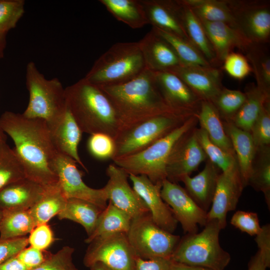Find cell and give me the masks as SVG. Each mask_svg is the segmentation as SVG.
<instances>
[{"mask_svg":"<svg viewBox=\"0 0 270 270\" xmlns=\"http://www.w3.org/2000/svg\"><path fill=\"white\" fill-rule=\"evenodd\" d=\"M0 270H30L14 256L0 264Z\"/></svg>","mask_w":270,"mask_h":270,"instance_id":"cell-53","label":"cell"},{"mask_svg":"<svg viewBox=\"0 0 270 270\" xmlns=\"http://www.w3.org/2000/svg\"><path fill=\"white\" fill-rule=\"evenodd\" d=\"M161 94L167 104L184 115H197L202 100L176 74L167 71L154 72Z\"/></svg>","mask_w":270,"mask_h":270,"instance_id":"cell-17","label":"cell"},{"mask_svg":"<svg viewBox=\"0 0 270 270\" xmlns=\"http://www.w3.org/2000/svg\"><path fill=\"white\" fill-rule=\"evenodd\" d=\"M35 226L29 209L4 210L0 225V240L26 236Z\"/></svg>","mask_w":270,"mask_h":270,"instance_id":"cell-36","label":"cell"},{"mask_svg":"<svg viewBox=\"0 0 270 270\" xmlns=\"http://www.w3.org/2000/svg\"><path fill=\"white\" fill-rule=\"evenodd\" d=\"M98 86L109 99L116 112L120 125V134L158 116H191L180 114L167 104L156 83L154 72L147 68L125 83Z\"/></svg>","mask_w":270,"mask_h":270,"instance_id":"cell-2","label":"cell"},{"mask_svg":"<svg viewBox=\"0 0 270 270\" xmlns=\"http://www.w3.org/2000/svg\"><path fill=\"white\" fill-rule=\"evenodd\" d=\"M126 234L136 256L144 260H171L180 239L158 226L150 212L132 219Z\"/></svg>","mask_w":270,"mask_h":270,"instance_id":"cell-8","label":"cell"},{"mask_svg":"<svg viewBox=\"0 0 270 270\" xmlns=\"http://www.w3.org/2000/svg\"><path fill=\"white\" fill-rule=\"evenodd\" d=\"M204 168L194 177L186 176L180 182L194 200L206 212L211 206L220 170L208 159Z\"/></svg>","mask_w":270,"mask_h":270,"instance_id":"cell-24","label":"cell"},{"mask_svg":"<svg viewBox=\"0 0 270 270\" xmlns=\"http://www.w3.org/2000/svg\"><path fill=\"white\" fill-rule=\"evenodd\" d=\"M46 189L26 178L12 182L0 190V209L28 210L41 198Z\"/></svg>","mask_w":270,"mask_h":270,"instance_id":"cell-23","label":"cell"},{"mask_svg":"<svg viewBox=\"0 0 270 270\" xmlns=\"http://www.w3.org/2000/svg\"><path fill=\"white\" fill-rule=\"evenodd\" d=\"M218 221L208 220L200 232L187 234L180 238L171 256L174 262L224 270L230 260V254L220 245Z\"/></svg>","mask_w":270,"mask_h":270,"instance_id":"cell-7","label":"cell"},{"mask_svg":"<svg viewBox=\"0 0 270 270\" xmlns=\"http://www.w3.org/2000/svg\"><path fill=\"white\" fill-rule=\"evenodd\" d=\"M88 150L94 158L100 160L112 159L115 152L114 140L102 133L91 134L87 142Z\"/></svg>","mask_w":270,"mask_h":270,"instance_id":"cell-44","label":"cell"},{"mask_svg":"<svg viewBox=\"0 0 270 270\" xmlns=\"http://www.w3.org/2000/svg\"><path fill=\"white\" fill-rule=\"evenodd\" d=\"M255 241L258 251L266 262L270 266V225L266 224L262 227L260 232L256 236Z\"/></svg>","mask_w":270,"mask_h":270,"instance_id":"cell-52","label":"cell"},{"mask_svg":"<svg viewBox=\"0 0 270 270\" xmlns=\"http://www.w3.org/2000/svg\"><path fill=\"white\" fill-rule=\"evenodd\" d=\"M198 122L197 115L190 117L144 150L113 160L114 164L128 174L144 175L154 184L162 186L166 180V166L174 146L185 134L196 127Z\"/></svg>","mask_w":270,"mask_h":270,"instance_id":"cell-4","label":"cell"},{"mask_svg":"<svg viewBox=\"0 0 270 270\" xmlns=\"http://www.w3.org/2000/svg\"><path fill=\"white\" fill-rule=\"evenodd\" d=\"M128 178L132 188L146 204L154 222L162 228L172 233L178 222L161 196L162 186L154 184L144 175L130 174Z\"/></svg>","mask_w":270,"mask_h":270,"instance_id":"cell-18","label":"cell"},{"mask_svg":"<svg viewBox=\"0 0 270 270\" xmlns=\"http://www.w3.org/2000/svg\"><path fill=\"white\" fill-rule=\"evenodd\" d=\"M26 178L23 166L14 149L6 142L0 143V190Z\"/></svg>","mask_w":270,"mask_h":270,"instance_id":"cell-39","label":"cell"},{"mask_svg":"<svg viewBox=\"0 0 270 270\" xmlns=\"http://www.w3.org/2000/svg\"><path fill=\"white\" fill-rule=\"evenodd\" d=\"M180 1L201 21L222 22L236 28L233 15L226 0Z\"/></svg>","mask_w":270,"mask_h":270,"instance_id":"cell-28","label":"cell"},{"mask_svg":"<svg viewBox=\"0 0 270 270\" xmlns=\"http://www.w3.org/2000/svg\"><path fill=\"white\" fill-rule=\"evenodd\" d=\"M172 264L170 259L144 260L136 256L134 270H172Z\"/></svg>","mask_w":270,"mask_h":270,"instance_id":"cell-51","label":"cell"},{"mask_svg":"<svg viewBox=\"0 0 270 270\" xmlns=\"http://www.w3.org/2000/svg\"><path fill=\"white\" fill-rule=\"evenodd\" d=\"M236 28L250 42L266 44L270 38V2L226 0Z\"/></svg>","mask_w":270,"mask_h":270,"instance_id":"cell-11","label":"cell"},{"mask_svg":"<svg viewBox=\"0 0 270 270\" xmlns=\"http://www.w3.org/2000/svg\"><path fill=\"white\" fill-rule=\"evenodd\" d=\"M152 28L172 46L182 66H212L188 40L156 28Z\"/></svg>","mask_w":270,"mask_h":270,"instance_id":"cell-38","label":"cell"},{"mask_svg":"<svg viewBox=\"0 0 270 270\" xmlns=\"http://www.w3.org/2000/svg\"><path fill=\"white\" fill-rule=\"evenodd\" d=\"M6 34L0 32V59L4 57V50L6 47Z\"/></svg>","mask_w":270,"mask_h":270,"instance_id":"cell-56","label":"cell"},{"mask_svg":"<svg viewBox=\"0 0 270 270\" xmlns=\"http://www.w3.org/2000/svg\"><path fill=\"white\" fill-rule=\"evenodd\" d=\"M190 117L176 114L158 116L122 132L114 140L116 149L112 160H114L144 150L180 126Z\"/></svg>","mask_w":270,"mask_h":270,"instance_id":"cell-9","label":"cell"},{"mask_svg":"<svg viewBox=\"0 0 270 270\" xmlns=\"http://www.w3.org/2000/svg\"><path fill=\"white\" fill-rule=\"evenodd\" d=\"M138 43L148 69L170 72L182 66L172 46L152 28Z\"/></svg>","mask_w":270,"mask_h":270,"instance_id":"cell-21","label":"cell"},{"mask_svg":"<svg viewBox=\"0 0 270 270\" xmlns=\"http://www.w3.org/2000/svg\"><path fill=\"white\" fill-rule=\"evenodd\" d=\"M196 128L190 130L178 142L170 156L166 179L172 182L177 183L184 176H190L208 159L198 140Z\"/></svg>","mask_w":270,"mask_h":270,"instance_id":"cell-15","label":"cell"},{"mask_svg":"<svg viewBox=\"0 0 270 270\" xmlns=\"http://www.w3.org/2000/svg\"><path fill=\"white\" fill-rule=\"evenodd\" d=\"M200 21L212 46L218 65L222 64L225 58L234 49L238 48L244 52L252 43L238 29L225 23Z\"/></svg>","mask_w":270,"mask_h":270,"instance_id":"cell-22","label":"cell"},{"mask_svg":"<svg viewBox=\"0 0 270 270\" xmlns=\"http://www.w3.org/2000/svg\"><path fill=\"white\" fill-rule=\"evenodd\" d=\"M4 142H6V136L0 126V143Z\"/></svg>","mask_w":270,"mask_h":270,"instance_id":"cell-58","label":"cell"},{"mask_svg":"<svg viewBox=\"0 0 270 270\" xmlns=\"http://www.w3.org/2000/svg\"><path fill=\"white\" fill-rule=\"evenodd\" d=\"M230 224L250 236H256L262 229L257 213L252 212H236L231 218Z\"/></svg>","mask_w":270,"mask_h":270,"instance_id":"cell-47","label":"cell"},{"mask_svg":"<svg viewBox=\"0 0 270 270\" xmlns=\"http://www.w3.org/2000/svg\"><path fill=\"white\" fill-rule=\"evenodd\" d=\"M246 98L244 92L224 86L212 102L224 121H230L238 112Z\"/></svg>","mask_w":270,"mask_h":270,"instance_id":"cell-41","label":"cell"},{"mask_svg":"<svg viewBox=\"0 0 270 270\" xmlns=\"http://www.w3.org/2000/svg\"><path fill=\"white\" fill-rule=\"evenodd\" d=\"M66 200L58 183L46 188L41 198L29 209L36 226L47 223L58 216L65 208Z\"/></svg>","mask_w":270,"mask_h":270,"instance_id":"cell-34","label":"cell"},{"mask_svg":"<svg viewBox=\"0 0 270 270\" xmlns=\"http://www.w3.org/2000/svg\"><path fill=\"white\" fill-rule=\"evenodd\" d=\"M90 268V270H112L104 264L100 262H97L94 264Z\"/></svg>","mask_w":270,"mask_h":270,"instance_id":"cell-57","label":"cell"},{"mask_svg":"<svg viewBox=\"0 0 270 270\" xmlns=\"http://www.w3.org/2000/svg\"><path fill=\"white\" fill-rule=\"evenodd\" d=\"M107 10L118 20L132 28L148 24L140 0H100Z\"/></svg>","mask_w":270,"mask_h":270,"instance_id":"cell-33","label":"cell"},{"mask_svg":"<svg viewBox=\"0 0 270 270\" xmlns=\"http://www.w3.org/2000/svg\"><path fill=\"white\" fill-rule=\"evenodd\" d=\"M76 164L72 158L58 152L54 158L52 168L61 190L66 198L85 200L104 210L108 202L104 188L95 189L87 186Z\"/></svg>","mask_w":270,"mask_h":270,"instance_id":"cell-12","label":"cell"},{"mask_svg":"<svg viewBox=\"0 0 270 270\" xmlns=\"http://www.w3.org/2000/svg\"><path fill=\"white\" fill-rule=\"evenodd\" d=\"M74 249L69 246H64L52 254L42 264L30 270H78L72 260Z\"/></svg>","mask_w":270,"mask_h":270,"instance_id":"cell-46","label":"cell"},{"mask_svg":"<svg viewBox=\"0 0 270 270\" xmlns=\"http://www.w3.org/2000/svg\"><path fill=\"white\" fill-rule=\"evenodd\" d=\"M108 180L103 187L108 202L134 219L150 212L140 196L128 182V174L123 169L110 164L106 170Z\"/></svg>","mask_w":270,"mask_h":270,"instance_id":"cell-14","label":"cell"},{"mask_svg":"<svg viewBox=\"0 0 270 270\" xmlns=\"http://www.w3.org/2000/svg\"><path fill=\"white\" fill-rule=\"evenodd\" d=\"M225 131L232 142L238 168L244 187L248 185L256 148L250 132L236 127L230 121L222 120Z\"/></svg>","mask_w":270,"mask_h":270,"instance_id":"cell-26","label":"cell"},{"mask_svg":"<svg viewBox=\"0 0 270 270\" xmlns=\"http://www.w3.org/2000/svg\"><path fill=\"white\" fill-rule=\"evenodd\" d=\"M2 216H3V211L1 209H0V225L2 220Z\"/></svg>","mask_w":270,"mask_h":270,"instance_id":"cell-59","label":"cell"},{"mask_svg":"<svg viewBox=\"0 0 270 270\" xmlns=\"http://www.w3.org/2000/svg\"><path fill=\"white\" fill-rule=\"evenodd\" d=\"M182 4L184 26L188 41L212 66L216 68L218 64L214 49L201 22L188 8Z\"/></svg>","mask_w":270,"mask_h":270,"instance_id":"cell-32","label":"cell"},{"mask_svg":"<svg viewBox=\"0 0 270 270\" xmlns=\"http://www.w3.org/2000/svg\"><path fill=\"white\" fill-rule=\"evenodd\" d=\"M66 104L82 132L102 133L116 140L120 122L109 99L84 78L65 88Z\"/></svg>","mask_w":270,"mask_h":270,"instance_id":"cell-3","label":"cell"},{"mask_svg":"<svg viewBox=\"0 0 270 270\" xmlns=\"http://www.w3.org/2000/svg\"><path fill=\"white\" fill-rule=\"evenodd\" d=\"M161 196L170 207L178 222L186 234L198 232V225L206 224L208 212L194 200L184 188L177 183L164 180L160 190Z\"/></svg>","mask_w":270,"mask_h":270,"instance_id":"cell-13","label":"cell"},{"mask_svg":"<svg viewBox=\"0 0 270 270\" xmlns=\"http://www.w3.org/2000/svg\"><path fill=\"white\" fill-rule=\"evenodd\" d=\"M170 72L181 78L202 101L212 102L224 88L220 70L216 67L182 65Z\"/></svg>","mask_w":270,"mask_h":270,"instance_id":"cell-20","label":"cell"},{"mask_svg":"<svg viewBox=\"0 0 270 270\" xmlns=\"http://www.w3.org/2000/svg\"><path fill=\"white\" fill-rule=\"evenodd\" d=\"M196 133L199 143L208 159L222 172L228 171L238 166L236 156L226 152L211 142L204 130L196 128Z\"/></svg>","mask_w":270,"mask_h":270,"instance_id":"cell-40","label":"cell"},{"mask_svg":"<svg viewBox=\"0 0 270 270\" xmlns=\"http://www.w3.org/2000/svg\"><path fill=\"white\" fill-rule=\"evenodd\" d=\"M88 244L84 258L86 266L100 262L112 270H134L136 256L126 232L99 236Z\"/></svg>","mask_w":270,"mask_h":270,"instance_id":"cell-10","label":"cell"},{"mask_svg":"<svg viewBox=\"0 0 270 270\" xmlns=\"http://www.w3.org/2000/svg\"><path fill=\"white\" fill-rule=\"evenodd\" d=\"M270 266L258 250L250 260L248 270H266Z\"/></svg>","mask_w":270,"mask_h":270,"instance_id":"cell-54","label":"cell"},{"mask_svg":"<svg viewBox=\"0 0 270 270\" xmlns=\"http://www.w3.org/2000/svg\"><path fill=\"white\" fill-rule=\"evenodd\" d=\"M246 100L233 118L230 120L236 127L250 132L261 109L270 96L260 90L254 84L246 86Z\"/></svg>","mask_w":270,"mask_h":270,"instance_id":"cell-31","label":"cell"},{"mask_svg":"<svg viewBox=\"0 0 270 270\" xmlns=\"http://www.w3.org/2000/svg\"><path fill=\"white\" fill-rule=\"evenodd\" d=\"M238 166L220 174L211 208L208 212V220L218 221L221 229L226 224L227 214L236 208L244 188Z\"/></svg>","mask_w":270,"mask_h":270,"instance_id":"cell-16","label":"cell"},{"mask_svg":"<svg viewBox=\"0 0 270 270\" xmlns=\"http://www.w3.org/2000/svg\"><path fill=\"white\" fill-rule=\"evenodd\" d=\"M266 44L252 42L243 53L255 76L257 87L270 96V56Z\"/></svg>","mask_w":270,"mask_h":270,"instance_id":"cell-35","label":"cell"},{"mask_svg":"<svg viewBox=\"0 0 270 270\" xmlns=\"http://www.w3.org/2000/svg\"><path fill=\"white\" fill-rule=\"evenodd\" d=\"M223 70L232 78L241 80L248 76L252 67L245 56L232 52L224 59L222 63Z\"/></svg>","mask_w":270,"mask_h":270,"instance_id":"cell-45","label":"cell"},{"mask_svg":"<svg viewBox=\"0 0 270 270\" xmlns=\"http://www.w3.org/2000/svg\"><path fill=\"white\" fill-rule=\"evenodd\" d=\"M138 42H118L104 53L84 78L96 86L128 82L146 68Z\"/></svg>","mask_w":270,"mask_h":270,"instance_id":"cell-5","label":"cell"},{"mask_svg":"<svg viewBox=\"0 0 270 270\" xmlns=\"http://www.w3.org/2000/svg\"><path fill=\"white\" fill-rule=\"evenodd\" d=\"M0 126L13 140L14 150L26 177L45 188L58 184L52 164L58 152L46 122L26 118L22 114L6 111L0 116Z\"/></svg>","mask_w":270,"mask_h":270,"instance_id":"cell-1","label":"cell"},{"mask_svg":"<svg viewBox=\"0 0 270 270\" xmlns=\"http://www.w3.org/2000/svg\"><path fill=\"white\" fill-rule=\"evenodd\" d=\"M26 84L29 100L22 114L28 118L42 120L52 129L67 110L65 88L58 78H46L33 62L26 66Z\"/></svg>","mask_w":270,"mask_h":270,"instance_id":"cell-6","label":"cell"},{"mask_svg":"<svg viewBox=\"0 0 270 270\" xmlns=\"http://www.w3.org/2000/svg\"><path fill=\"white\" fill-rule=\"evenodd\" d=\"M28 238L30 246L40 250H46L56 240L50 226L47 223L35 226Z\"/></svg>","mask_w":270,"mask_h":270,"instance_id":"cell-48","label":"cell"},{"mask_svg":"<svg viewBox=\"0 0 270 270\" xmlns=\"http://www.w3.org/2000/svg\"><path fill=\"white\" fill-rule=\"evenodd\" d=\"M148 24L188 40L183 24V6L180 0H140Z\"/></svg>","mask_w":270,"mask_h":270,"instance_id":"cell-19","label":"cell"},{"mask_svg":"<svg viewBox=\"0 0 270 270\" xmlns=\"http://www.w3.org/2000/svg\"><path fill=\"white\" fill-rule=\"evenodd\" d=\"M132 220L128 214L108 202L100 215L93 232L84 242L89 244L96 238L102 236L120 232L127 233Z\"/></svg>","mask_w":270,"mask_h":270,"instance_id":"cell-30","label":"cell"},{"mask_svg":"<svg viewBox=\"0 0 270 270\" xmlns=\"http://www.w3.org/2000/svg\"><path fill=\"white\" fill-rule=\"evenodd\" d=\"M197 118L200 128L206 132L211 142L226 152L236 156L230 140L225 131L222 120L211 102L202 101Z\"/></svg>","mask_w":270,"mask_h":270,"instance_id":"cell-27","label":"cell"},{"mask_svg":"<svg viewBox=\"0 0 270 270\" xmlns=\"http://www.w3.org/2000/svg\"><path fill=\"white\" fill-rule=\"evenodd\" d=\"M172 270H214L200 266H190L172 262Z\"/></svg>","mask_w":270,"mask_h":270,"instance_id":"cell-55","label":"cell"},{"mask_svg":"<svg viewBox=\"0 0 270 270\" xmlns=\"http://www.w3.org/2000/svg\"><path fill=\"white\" fill-rule=\"evenodd\" d=\"M102 210L88 201L68 198L65 208L58 217L60 220H69L80 224L89 236L93 232Z\"/></svg>","mask_w":270,"mask_h":270,"instance_id":"cell-29","label":"cell"},{"mask_svg":"<svg viewBox=\"0 0 270 270\" xmlns=\"http://www.w3.org/2000/svg\"><path fill=\"white\" fill-rule=\"evenodd\" d=\"M50 130L58 152L72 158L88 172L78 152V146L83 132L68 108L62 120Z\"/></svg>","mask_w":270,"mask_h":270,"instance_id":"cell-25","label":"cell"},{"mask_svg":"<svg viewBox=\"0 0 270 270\" xmlns=\"http://www.w3.org/2000/svg\"><path fill=\"white\" fill-rule=\"evenodd\" d=\"M28 244V238L26 236L0 240V264L16 256Z\"/></svg>","mask_w":270,"mask_h":270,"instance_id":"cell-50","label":"cell"},{"mask_svg":"<svg viewBox=\"0 0 270 270\" xmlns=\"http://www.w3.org/2000/svg\"><path fill=\"white\" fill-rule=\"evenodd\" d=\"M52 254L46 250H40L32 246L25 248L16 254L18 259L29 270L42 264Z\"/></svg>","mask_w":270,"mask_h":270,"instance_id":"cell-49","label":"cell"},{"mask_svg":"<svg viewBox=\"0 0 270 270\" xmlns=\"http://www.w3.org/2000/svg\"><path fill=\"white\" fill-rule=\"evenodd\" d=\"M24 0H0V32L14 28L24 12Z\"/></svg>","mask_w":270,"mask_h":270,"instance_id":"cell-42","label":"cell"},{"mask_svg":"<svg viewBox=\"0 0 270 270\" xmlns=\"http://www.w3.org/2000/svg\"><path fill=\"white\" fill-rule=\"evenodd\" d=\"M248 185H250L256 190L262 192L270 210V146L256 148Z\"/></svg>","mask_w":270,"mask_h":270,"instance_id":"cell-37","label":"cell"},{"mask_svg":"<svg viewBox=\"0 0 270 270\" xmlns=\"http://www.w3.org/2000/svg\"><path fill=\"white\" fill-rule=\"evenodd\" d=\"M250 132L256 148L270 146V98L264 103Z\"/></svg>","mask_w":270,"mask_h":270,"instance_id":"cell-43","label":"cell"}]
</instances>
